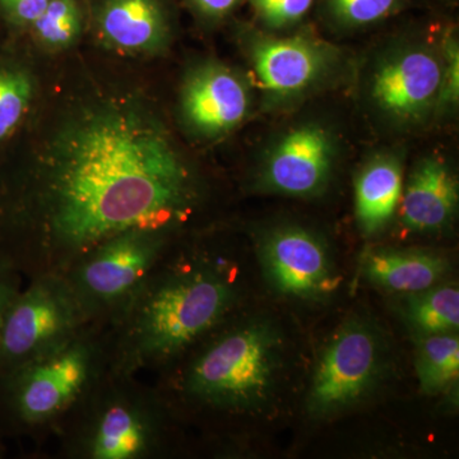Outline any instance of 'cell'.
Wrapping results in <instances>:
<instances>
[{"label": "cell", "mask_w": 459, "mask_h": 459, "mask_svg": "<svg viewBox=\"0 0 459 459\" xmlns=\"http://www.w3.org/2000/svg\"><path fill=\"white\" fill-rule=\"evenodd\" d=\"M32 78L23 69L0 65V144L22 122L33 99Z\"/></svg>", "instance_id": "22"}, {"label": "cell", "mask_w": 459, "mask_h": 459, "mask_svg": "<svg viewBox=\"0 0 459 459\" xmlns=\"http://www.w3.org/2000/svg\"><path fill=\"white\" fill-rule=\"evenodd\" d=\"M416 373L420 389L425 394L446 391L459 376V338L457 332L421 334L416 349Z\"/></svg>", "instance_id": "18"}, {"label": "cell", "mask_w": 459, "mask_h": 459, "mask_svg": "<svg viewBox=\"0 0 459 459\" xmlns=\"http://www.w3.org/2000/svg\"><path fill=\"white\" fill-rule=\"evenodd\" d=\"M50 2L51 0H0V5L13 22L31 26Z\"/></svg>", "instance_id": "25"}, {"label": "cell", "mask_w": 459, "mask_h": 459, "mask_svg": "<svg viewBox=\"0 0 459 459\" xmlns=\"http://www.w3.org/2000/svg\"><path fill=\"white\" fill-rule=\"evenodd\" d=\"M255 18L265 30L286 31L304 22L316 0H249Z\"/></svg>", "instance_id": "23"}, {"label": "cell", "mask_w": 459, "mask_h": 459, "mask_svg": "<svg viewBox=\"0 0 459 459\" xmlns=\"http://www.w3.org/2000/svg\"><path fill=\"white\" fill-rule=\"evenodd\" d=\"M337 157V137L329 126L312 120L296 124L265 151L255 175L256 189L296 198L322 195Z\"/></svg>", "instance_id": "11"}, {"label": "cell", "mask_w": 459, "mask_h": 459, "mask_svg": "<svg viewBox=\"0 0 459 459\" xmlns=\"http://www.w3.org/2000/svg\"><path fill=\"white\" fill-rule=\"evenodd\" d=\"M252 108L249 81L221 63L195 65L181 86V119L190 133L204 140L234 132L246 122Z\"/></svg>", "instance_id": "12"}, {"label": "cell", "mask_w": 459, "mask_h": 459, "mask_svg": "<svg viewBox=\"0 0 459 459\" xmlns=\"http://www.w3.org/2000/svg\"><path fill=\"white\" fill-rule=\"evenodd\" d=\"M33 36L48 50H65L80 38L82 17L75 0H51L32 23Z\"/></svg>", "instance_id": "21"}, {"label": "cell", "mask_w": 459, "mask_h": 459, "mask_svg": "<svg viewBox=\"0 0 459 459\" xmlns=\"http://www.w3.org/2000/svg\"><path fill=\"white\" fill-rule=\"evenodd\" d=\"M5 455V446H4V435L0 431V458L4 457Z\"/></svg>", "instance_id": "28"}, {"label": "cell", "mask_w": 459, "mask_h": 459, "mask_svg": "<svg viewBox=\"0 0 459 459\" xmlns=\"http://www.w3.org/2000/svg\"><path fill=\"white\" fill-rule=\"evenodd\" d=\"M195 12L210 21H219L228 17L243 0H189Z\"/></svg>", "instance_id": "27"}, {"label": "cell", "mask_w": 459, "mask_h": 459, "mask_svg": "<svg viewBox=\"0 0 459 459\" xmlns=\"http://www.w3.org/2000/svg\"><path fill=\"white\" fill-rule=\"evenodd\" d=\"M403 190L401 156L383 151L370 157L355 180L356 221L364 235H376L391 222Z\"/></svg>", "instance_id": "16"}, {"label": "cell", "mask_w": 459, "mask_h": 459, "mask_svg": "<svg viewBox=\"0 0 459 459\" xmlns=\"http://www.w3.org/2000/svg\"><path fill=\"white\" fill-rule=\"evenodd\" d=\"M280 340L268 323L230 318L156 374L153 385L175 413L232 418L273 394Z\"/></svg>", "instance_id": "3"}, {"label": "cell", "mask_w": 459, "mask_h": 459, "mask_svg": "<svg viewBox=\"0 0 459 459\" xmlns=\"http://www.w3.org/2000/svg\"><path fill=\"white\" fill-rule=\"evenodd\" d=\"M404 314L411 325L422 334L458 332V287L437 285L409 295Z\"/></svg>", "instance_id": "19"}, {"label": "cell", "mask_w": 459, "mask_h": 459, "mask_svg": "<svg viewBox=\"0 0 459 459\" xmlns=\"http://www.w3.org/2000/svg\"><path fill=\"white\" fill-rule=\"evenodd\" d=\"M98 29L105 44L132 56L162 53L170 40V22L161 0H104Z\"/></svg>", "instance_id": "15"}, {"label": "cell", "mask_w": 459, "mask_h": 459, "mask_svg": "<svg viewBox=\"0 0 459 459\" xmlns=\"http://www.w3.org/2000/svg\"><path fill=\"white\" fill-rule=\"evenodd\" d=\"M108 368L104 329L89 325L54 351L0 371V431L53 434Z\"/></svg>", "instance_id": "5"}, {"label": "cell", "mask_w": 459, "mask_h": 459, "mask_svg": "<svg viewBox=\"0 0 459 459\" xmlns=\"http://www.w3.org/2000/svg\"><path fill=\"white\" fill-rule=\"evenodd\" d=\"M439 45L406 42L377 57L367 80V98L383 120L402 129L434 119L442 82Z\"/></svg>", "instance_id": "9"}, {"label": "cell", "mask_w": 459, "mask_h": 459, "mask_svg": "<svg viewBox=\"0 0 459 459\" xmlns=\"http://www.w3.org/2000/svg\"><path fill=\"white\" fill-rule=\"evenodd\" d=\"M382 369L380 343L373 329L359 320L337 329L314 371L307 395L313 416L325 418L362 400Z\"/></svg>", "instance_id": "10"}, {"label": "cell", "mask_w": 459, "mask_h": 459, "mask_svg": "<svg viewBox=\"0 0 459 459\" xmlns=\"http://www.w3.org/2000/svg\"><path fill=\"white\" fill-rule=\"evenodd\" d=\"M22 274L0 256V320L18 292L22 290Z\"/></svg>", "instance_id": "26"}, {"label": "cell", "mask_w": 459, "mask_h": 459, "mask_svg": "<svg viewBox=\"0 0 459 459\" xmlns=\"http://www.w3.org/2000/svg\"><path fill=\"white\" fill-rule=\"evenodd\" d=\"M244 45L268 108L294 104L327 84L342 65L341 51L316 36H279L249 29Z\"/></svg>", "instance_id": "8"}, {"label": "cell", "mask_w": 459, "mask_h": 459, "mask_svg": "<svg viewBox=\"0 0 459 459\" xmlns=\"http://www.w3.org/2000/svg\"><path fill=\"white\" fill-rule=\"evenodd\" d=\"M181 232L133 230L102 241L65 272L91 325L108 328L122 316Z\"/></svg>", "instance_id": "6"}, {"label": "cell", "mask_w": 459, "mask_h": 459, "mask_svg": "<svg viewBox=\"0 0 459 459\" xmlns=\"http://www.w3.org/2000/svg\"><path fill=\"white\" fill-rule=\"evenodd\" d=\"M238 298L228 258L175 240L122 316L104 329L108 369L132 376L164 370L228 322Z\"/></svg>", "instance_id": "2"}, {"label": "cell", "mask_w": 459, "mask_h": 459, "mask_svg": "<svg viewBox=\"0 0 459 459\" xmlns=\"http://www.w3.org/2000/svg\"><path fill=\"white\" fill-rule=\"evenodd\" d=\"M409 0H316L320 16L334 29L352 31L394 17Z\"/></svg>", "instance_id": "20"}, {"label": "cell", "mask_w": 459, "mask_h": 459, "mask_svg": "<svg viewBox=\"0 0 459 459\" xmlns=\"http://www.w3.org/2000/svg\"><path fill=\"white\" fill-rule=\"evenodd\" d=\"M361 271L374 286L412 295L437 286L448 272V263L422 250L380 247L364 255Z\"/></svg>", "instance_id": "17"}, {"label": "cell", "mask_w": 459, "mask_h": 459, "mask_svg": "<svg viewBox=\"0 0 459 459\" xmlns=\"http://www.w3.org/2000/svg\"><path fill=\"white\" fill-rule=\"evenodd\" d=\"M204 195L197 169L146 107L95 102L0 184V256L27 280L65 273L115 235L183 232Z\"/></svg>", "instance_id": "1"}, {"label": "cell", "mask_w": 459, "mask_h": 459, "mask_svg": "<svg viewBox=\"0 0 459 459\" xmlns=\"http://www.w3.org/2000/svg\"><path fill=\"white\" fill-rule=\"evenodd\" d=\"M440 49L443 56L442 82L435 117L453 113L459 100V47L453 30L442 33Z\"/></svg>", "instance_id": "24"}, {"label": "cell", "mask_w": 459, "mask_h": 459, "mask_svg": "<svg viewBox=\"0 0 459 459\" xmlns=\"http://www.w3.org/2000/svg\"><path fill=\"white\" fill-rule=\"evenodd\" d=\"M89 325L65 274L27 280L0 320V371L54 351Z\"/></svg>", "instance_id": "7"}, {"label": "cell", "mask_w": 459, "mask_h": 459, "mask_svg": "<svg viewBox=\"0 0 459 459\" xmlns=\"http://www.w3.org/2000/svg\"><path fill=\"white\" fill-rule=\"evenodd\" d=\"M458 199L457 178L442 157H422L402 190V222L412 232L440 231L452 222Z\"/></svg>", "instance_id": "14"}, {"label": "cell", "mask_w": 459, "mask_h": 459, "mask_svg": "<svg viewBox=\"0 0 459 459\" xmlns=\"http://www.w3.org/2000/svg\"><path fill=\"white\" fill-rule=\"evenodd\" d=\"M177 418L155 385L108 368L53 435L65 459H160Z\"/></svg>", "instance_id": "4"}, {"label": "cell", "mask_w": 459, "mask_h": 459, "mask_svg": "<svg viewBox=\"0 0 459 459\" xmlns=\"http://www.w3.org/2000/svg\"><path fill=\"white\" fill-rule=\"evenodd\" d=\"M261 256L268 281L281 294L314 299L334 289L327 247L301 226H280L268 232L262 241Z\"/></svg>", "instance_id": "13"}]
</instances>
